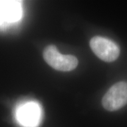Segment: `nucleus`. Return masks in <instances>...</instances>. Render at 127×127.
<instances>
[{"mask_svg": "<svg viewBox=\"0 0 127 127\" xmlns=\"http://www.w3.org/2000/svg\"><path fill=\"white\" fill-rule=\"evenodd\" d=\"M21 16V1H0V25L15 22Z\"/></svg>", "mask_w": 127, "mask_h": 127, "instance_id": "nucleus-5", "label": "nucleus"}, {"mask_svg": "<svg viewBox=\"0 0 127 127\" xmlns=\"http://www.w3.org/2000/svg\"><path fill=\"white\" fill-rule=\"evenodd\" d=\"M102 104L104 109L111 112L125 106L127 104V82L114 84L103 96Z\"/></svg>", "mask_w": 127, "mask_h": 127, "instance_id": "nucleus-3", "label": "nucleus"}, {"mask_svg": "<svg viewBox=\"0 0 127 127\" xmlns=\"http://www.w3.org/2000/svg\"><path fill=\"white\" fill-rule=\"evenodd\" d=\"M16 118L23 127H35L40 122V111L34 103L23 104L17 110Z\"/></svg>", "mask_w": 127, "mask_h": 127, "instance_id": "nucleus-4", "label": "nucleus"}, {"mask_svg": "<svg viewBox=\"0 0 127 127\" xmlns=\"http://www.w3.org/2000/svg\"><path fill=\"white\" fill-rule=\"evenodd\" d=\"M43 58L51 67L60 71H71L77 67L78 64L75 56L62 55L53 45L46 47L43 51Z\"/></svg>", "mask_w": 127, "mask_h": 127, "instance_id": "nucleus-1", "label": "nucleus"}, {"mask_svg": "<svg viewBox=\"0 0 127 127\" xmlns=\"http://www.w3.org/2000/svg\"><path fill=\"white\" fill-rule=\"evenodd\" d=\"M90 47L99 59L106 62L115 61L120 54L119 46L114 42L104 37L95 36L91 38Z\"/></svg>", "mask_w": 127, "mask_h": 127, "instance_id": "nucleus-2", "label": "nucleus"}]
</instances>
